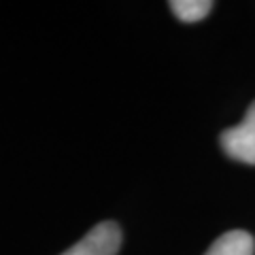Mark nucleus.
<instances>
[{"label":"nucleus","instance_id":"nucleus-3","mask_svg":"<svg viewBox=\"0 0 255 255\" xmlns=\"http://www.w3.org/2000/svg\"><path fill=\"white\" fill-rule=\"evenodd\" d=\"M204 255H255V241L245 230H230L219 236Z\"/></svg>","mask_w":255,"mask_h":255},{"label":"nucleus","instance_id":"nucleus-1","mask_svg":"<svg viewBox=\"0 0 255 255\" xmlns=\"http://www.w3.org/2000/svg\"><path fill=\"white\" fill-rule=\"evenodd\" d=\"M219 142L228 157L255 166V102L247 109L241 124L221 132Z\"/></svg>","mask_w":255,"mask_h":255},{"label":"nucleus","instance_id":"nucleus-2","mask_svg":"<svg viewBox=\"0 0 255 255\" xmlns=\"http://www.w3.org/2000/svg\"><path fill=\"white\" fill-rule=\"evenodd\" d=\"M122 247V228L115 221H102L62 255H117Z\"/></svg>","mask_w":255,"mask_h":255},{"label":"nucleus","instance_id":"nucleus-4","mask_svg":"<svg viewBox=\"0 0 255 255\" xmlns=\"http://www.w3.org/2000/svg\"><path fill=\"white\" fill-rule=\"evenodd\" d=\"M170 9L181 21L196 23V21H202L211 13L213 2H209V0H172Z\"/></svg>","mask_w":255,"mask_h":255}]
</instances>
